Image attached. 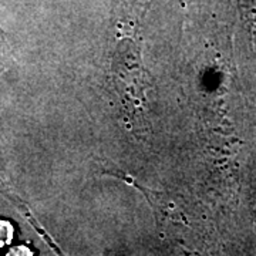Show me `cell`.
Wrapping results in <instances>:
<instances>
[{
	"label": "cell",
	"mask_w": 256,
	"mask_h": 256,
	"mask_svg": "<svg viewBox=\"0 0 256 256\" xmlns=\"http://www.w3.org/2000/svg\"><path fill=\"white\" fill-rule=\"evenodd\" d=\"M12 234H13V229L10 226V224L0 222V248L12 240Z\"/></svg>",
	"instance_id": "cell-2"
},
{
	"label": "cell",
	"mask_w": 256,
	"mask_h": 256,
	"mask_svg": "<svg viewBox=\"0 0 256 256\" xmlns=\"http://www.w3.org/2000/svg\"><path fill=\"white\" fill-rule=\"evenodd\" d=\"M112 82L122 102L132 116H146V92L152 88L151 77L146 70L141 52L132 40H122L112 62Z\"/></svg>",
	"instance_id": "cell-1"
}]
</instances>
